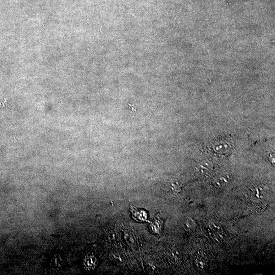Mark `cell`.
<instances>
[{
	"label": "cell",
	"mask_w": 275,
	"mask_h": 275,
	"mask_svg": "<svg viewBox=\"0 0 275 275\" xmlns=\"http://www.w3.org/2000/svg\"><path fill=\"white\" fill-rule=\"evenodd\" d=\"M130 211L133 218L138 222H144L147 221V213L142 209L136 208L132 204H130Z\"/></svg>",
	"instance_id": "cell-1"
}]
</instances>
